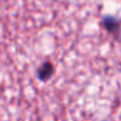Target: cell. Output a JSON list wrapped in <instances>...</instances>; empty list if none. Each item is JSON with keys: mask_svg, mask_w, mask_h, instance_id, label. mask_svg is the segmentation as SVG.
I'll return each instance as SVG.
<instances>
[{"mask_svg": "<svg viewBox=\"0 0 121 121\" xmlns=\"http://www.w3.org/2000/svg\"><path fill=\"white\" fill-rule=\"evenodd\" d=\"M100 26L111 35L115 40L121 42V18L116 16H103L100 20Z\"/></svg>", "mask_w": 121, "mask_h": 121, "instance_id": "obj_1", "label": "cell"}, {"mask_svg": "<svg viewBox=\"0 0 121 121\" xmlns=\"http://www.w3.org/2000/svg\"><path fill=\"white\" fill-rule=\"evenodd\" d=\"M53 73H55V66H53V64L51 63V61H44V63L39 66V69L37 70L38 78L43 82L48 81V79L53 76Z\"/></svg>", "mask_w": 121, "mask_h": 121, "instance_id": "obj_2", "label": "cell"}]
</instances>
